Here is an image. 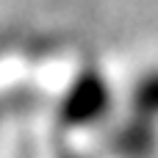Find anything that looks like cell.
Returning a JSON list of instances; mask_svg holds the SVG:
<instances>
[{
	"mask_svg": "<svg viewBox=\"0 0 158 158\" xmlns=\"http://www.w3.org/2000/svg\"><path fill=\"white\" fill-rule=\"evenodd\" d=\"M103 147L111 158H156L158 122L128 111L125 117H111L103 125Z\"/></svg>",
	"mask_w": 158,
	"mask_h": 158,
	"instance_id": "7a4b0ae2",
	"label": "cell"
},
{
	"mask_svg": "<svg viewBox=\"0 0 158 158\" xmlns=\"http://www.w3.org/2000/svg\"><path fill=\"white\" fill-rule=\"evenodd\" d=\"M114 117L111 86L100 72H81L58 103V119L67 128H103Z\"/></svg>",
	"mask_w": 158,
	"mask_h": 158,
	"instance_id": "6da1fadb",
	"label": "cell"
},
{
	"mask_svg": "<svg viewBox=\"0 0 158 158\" xmlns=\"http://www.w3.org/2000/svg\"><path fill=\"white\" fill-rule=\"evenodd\" d=\"M128 103H131L133 114L158 122V69H147L144 75L136 78V83L128 94Z\"/></svg>",
	"mask_w": 158,
	"mask_h": 158,
	"instance_id": "3957f363",
	"label": "cell"
}]
</instances>
